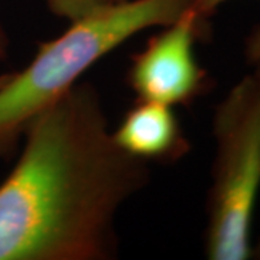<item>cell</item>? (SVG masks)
Here are the masks:
<instances>
[{
  "label": "cell",
  "instance_id": "cell-1",
  "mask_svg": "<svg viewBox=\"0 0 260 260\" xmlns=\"http://www.w3.org/2000/svg\"><path fill=\"white\" fill-rule=\"evenodd\" d=\"M23 135L0 184V260L116 259L119 210L150 175L116 143L97 88L77 83Z\"/></svg>",
  "mask_w": 260,
  "mask_h": 260
},
{
  "label": "cell",
  "instance_id": "cell-2",
  "mask_svg": "<svg viewBox=\"0 0 260 260\" xmlns=\"http://www.w3.org/2000/svg\"><path fill=\"white\" fill-rule=\"evenodd\" d=\"M195 0H121L70 23L41 44L22 71L0 85V155L25 133L30 121L80 81L84 73L142 30L167 26Z\"/></svg>",
  "mask_w": 260,
  "mask_h": 260
},
{
  "label": "cell",
  "instance_id": "cell-3",
  "mask_svg": "<svg viewBox=\"0 0 260 260\" xmlns=\"http://www.w3.org/2000/svg\"><path fill=\"white\" fill-rule=\"evenodd\" d=\"M215 140L207 204L205 254L246 260L260 189V67L243 77L214 113Z\"/></svg>",
  "mask_w": 260,
  "mask_h": 260
},
{
  "label": "cell",
  "instance_id": "cell-4",
  "mask_svg": "<svg viewBox=\"0 0 260 260\" xmlns=\"http://www.w3.org/2000/svg\"><path fill=\"white\" fill-rule=\"evenodd\" d=\"M207 25L208 19L186 10L132 55L126 81L138 100L177 107L207 93L211 80L195 55V44Z\"/></svg>",
  "mask_w": 260,
  "mask_h": 260
},
{
  "label": "cell",
  "instance_id": "cell-5",
  "mask_svg": "<svg viewBox=\"0 0 260 260\" xmlns=\"http://www.w3.org/2000/svg\"><path fill=\"white\" fill-rule=\"evenodd\" d=\"M112 132L126 153L146 164H174L191 149L174 107L160 103L138 100Z\"/></svg>",
  "mask_w": 260,
  "mask_h": 260
},
{
  "label": "cell",
  "instance_id": "cell-6",
  "mask_svg": "<svg viewBox=\"0 0 260 260\" xmlns=\"http://www.w3.org/2000/svg\"><path fill=\"white\" fill-rule=\"evenodd\" d=\"M51 13L70 23L91 15L95 10L114 3V0H44Z\"/></svg>",
  "mask_w": 260,
  "mask_h": 260
},
{
  "label": "cell",
  "instance_id": "cell-7",
  "mask_svg": "<svg viewBox=\"0 0 260 260\" xmlns=\"http://www.w3.org/2000/svg\"><path fill=\"white\" fill-rule=\"evenodd\" d=\"M229 0H195L191 10H194L201 18L210 19L215 10ZM246 58L253 68L260 67V26L251 32L246 41Z\"/></svg>",
  "mask_w": 260,
  "mask_h": 260
},
{
  "label": "cell",
  "instance_id": "cell-8",
  "mask_svg": "<svg viewBox=\"0 0 260 260\" xmlns=\"http://www.w3.org/2000/svg\"><path fill=\"white\" fill-rule=\"evenodd\" d=\"M8 49H9V38L0 23V59H5V56L8 55Z\"/></svg>",
  "mask_w": 260,
  "mask_h": 260
},
{
  "label": "cell",
  "instance_id": "cell-9",
  "mask_svg": "<svg viewBox=\"0 0 260 260\" xmlns=\"http://www.w3.org/2000/svg\"><path fill=\"white\" fill-rule=\"evenodd\" d=\"M9 74H10V73H8V74H0V85L5 83L6 80H8V77H9Z\"/></svg>",
  "mask_w": 260,
  "mask_h": 260
},
{
  "label": "cell",
  "instance_id": "cell-10",
  "mask_svg": "<svg viewBox=\"0 0 260 260\" xmlns=\"http://www.w3.org/2000/svg\"><path fill=\"white\" fill-rule=\"evenodd\" d=\"M254 253H256V256H257V257L260 259V244L257 246V249H256V251H254Z\"/></svg>",
  "mask_w": 260,
  "mask_h": 260
},
{
  "label": "cell",
  "instance_id": "cell-11",
  "mask_svg": "<svg viewBox=\"0 0 260 260\" xmlns=\"http://www.w3.org/2000/svg\"><path fill=\"white\" fill-rule=\"evenodd\" d=\"M114 2H121V0H114Z\"/></svg>",
  "mask_w": 260,
  "mask_h": 260
}]
</instances>
